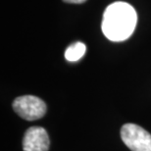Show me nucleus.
Returning <instances> with one entry per match:
<instances>
[{
	"label": "nucleus",
	"mask_w": 151,
	"mask_h": 151,
	"mask_svg": "<svg viewBox=\"0 0 151 151\" xmlns=\"http://www.w3.org/2000/svg\"><path fill=\"white\" fill-rule=\"evenodd\" d=\"M137 15L126 2H115L106 8L102 19V32L111 41H124L134 32Z\"/></svg>",
	"instance_id": "obj_1"
},
{
	"label": "nucleus",
	"mask_w": 151,
	"mask_h": 151,
	"mask_svg": "<svg viewBox=\"0 0 151 151\" xmlns=\"http://www.w3.org/2000/svg\"><path fill=\"white\" fill-rule=\"evenodd\" d=\"M121 138L132 151H151V134L135 124L124 125Z\"/></svg>",
	"instance_id": "obj_2"
},
{
	"label": "nucleus",
	"mask_w": 151,
	"mask_h": 151,
	"mask_svg": "<svg viewBox=\"0 0 151 151\" xmlns=\"http://www.w3.org/2000/svg\"><path fill=\"white\" fill-rule=\"evenodd\" d=\"M13 109L20 117L27 121H35L42 118L46 113V104L39 97L23 95L13 102Z\"/></svg>",
	"instance_id": "obj_3"
},
{
	"label": "nucleus",
	"mask_w": 151,
	"mask_h": 151,
	"mask_svg": "<svg viewBox=\"0 0 151 151\" xmlns=\"http://www.w3.org/2000/svg\"><path fill=\"white\" fill-rule=\"evenodd\" d=\"M49 145V137L45 129L32 127L27 129L23 138L24 151H48Z\"/></svg>",
	"instance_id": "obj_4"
},
{
	"label": "nucleus",
	"mask_w": 151,
	"mask_h": 151,
	"mask_svg": "<svg viewBox=\"0 0 151 151\" xmlns=\"http://www.w3.org/2000/svg\"><path fill=\"white\" fill-rule=\"evenodd\" d=\"M86 44L81 41H77L71 44L65 51V58L69 62H77L83 58L86 53Z\"/></svg>",
	"instance_id": "obj_5"
},
{
	"label": "nucleus",
	"mask_w": 151,
	"mask_h": 151,
	"mask_svg": "<svg viewBox=\"0 0 151 151\" xmlns=\"http://www.w3.org/2000/svg\"><path fill=\"white\" fill-rule=\"evenodd\" d=\"M65 3H72V4H81L84 3L86 0H63Z\"/></svg>",
	"instance_id": "obj_6"
}]
</instances>
